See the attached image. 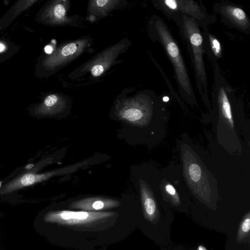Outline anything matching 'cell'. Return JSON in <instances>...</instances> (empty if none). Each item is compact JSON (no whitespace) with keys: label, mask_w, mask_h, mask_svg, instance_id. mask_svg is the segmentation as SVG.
Returning <instances> with one entry per match:
<instances>
[{"label":"cell","mask_w":250,"mask_h":250,"mask_svg":"<svg viewBox=\"0 0 250 250\" xmlns=\"http://www.w3.org/2000/svg\"><path fill=\"white\" fill-rule=\"evenodd\" d=\"M188 173L193 181L198 182L201 178V170L198 165L192 164L189 167Z\"/></svg>","instance_id":"e0dca14e"},{"label":"cell","mask_w":250,"mask_h":250,"mask_svg":"<svg viewBox=\"0 0 250 250\" xmlns=\"http://www.w3.org/2000/svg\"><path fill=\"white\" fill-rule=\"evenodd\" d=\"M250 229V213L245 217L242 222L238 233V239H241L249 234Z\"/></svg>","instance_id":"2e32d148"},{"label":"cell","mask_w":250,"mask_h":250,"mask_svg":"<svg viewBox=\"0 0 250 250\" xmlns=\"http://www.w3.org/2000/svg\"><path fill=\"white\" fill-rule=\"evenodd\" d=\"M222 20L227 24L237 28L242 31H250V23L244 10L239 7L230 4H218L215 8ZM226 23V24H227Z\"/></svg>","instance_id":"52a82bcc"},{"label":"cell","mask_w":250,"mask_h":250,"mask_svg":"<svg viewBox=\"0 0 250 250\" xmlns=\"http://www.w3.org/2000/svg\"><path fill=\"white\" fill-rule=\"evenodd\" d=\"M129 96L126 88L117 99L115 111L122 119L130 123H136L146 115L151 100L155 95L150 90H140Z\"/></svg>","instance_id":"277c9868"},{"label":"cell","mask_w":250,"mask_h":250,"mask_svg":"<svg viewBox=\"0 0 250 250\" xmlns=\"http://www.w3.org/2000/svg\"><path fill=\"white\" fill-rule=\"evenodd\" d=\"M95 213L85 211H62L58 212H51L44 217L46 222H57L64 221H84Z\"/></svg>","instance_id":"7c38bea8"},{"label":"cell","mask_w":250,"mask_h":250,"mask_svg":"<svg viewBox=\"0 0 250 250\" xmlns=\"http://www.w3.org/2000/svg\"><path fill=\"white\" fill-rule=\"evenodd\" d=\"M127 38H124L115 44L99 52L87 62L72 71L69 79L76 80L89 74L91 78H98L104 74L111 67L121 63L120 55L125 52L131 44Z\"/></svg>","instance_id":"3957f363"},{"label":"cell","mask_w":250,"mask_h":250,"mask_svg":"<svg viewBox=\"0 0 250 250\" xmlns=\"http://www.w3.org/2000/svg\"><path fill=\"white\" fill-rule=\"evenodd\" d=\"M49 15L53 23L58 26H79L80 16L68 15L70 8V1L59 0L56 1L51 7Z\"/></svg>","instance_id":"9c48e42d"},{"label":"cell","mask_w":250,"mask_h":250,"mask_svg":"<svg viewBox=\"0 0 250 250\" xmlns=\"http://www.w3.org/2000/svg\"><path fill=\"white\" fill-rule=\"evenodd\" d=\"M44 51L47 54H50L52 53L53 49L51 46L47 45L45 47Z\"/></svg>","instance_id":"d6986e66"},{"label":"cell","mask_w":250,"mask_h":250,"mask_svg":"<svg viewBox=\"0 0 250 250\" xmlns=\"http://www.w3.org/2000/svg\"><path fill=\"white\" fill-rule=\"evenodd\" d=\"M154 5L168 17L172 15L180 14L193 18L200 26L205 29L214 20L208 15L202 4L192 0H166L154 1Z\"/></svg>","instance_id":"8992f818"},{"label":"cell","mask_w":250,"mask_h":250,"mask_svg":"<svg viewBox=\"0 0 250 250\" xmlns=\"http://www.w3.org/2000/svg\"><path fill=\"white\" fill-rule=\"evenodd\" d=\"M94 52L93 39L89 36L63 42L48 60V64L53 71H58L82 55Z\"/></svg>","instance_id":"5b68a950"},{"label":"cell","mask_w":250,"mask_h":250,"mask_svg":"<svg viewBox=\"0 0 250 250\" xmlns=\"http://www.w3.org/2000/svg\"><path fill=\"white\" fill-rule=\"evenodd\" d=\"M1 182H0V187H1Z\"/></svg>","instance_id":"7402d4cb"},{"label":"cell","mask_w":250,"mask_h":250,"mask_svg":"<svg viewBox=\"0 0 250 250\" xmlns=\"http://www.w3.org/2000/svg\"><path fill=\"white\" fill-rule=\"evenodd\" d=\"M127 4L125 0H90L88 2L86 19L90 22L100 20Z\"/></svg>","instance_id":"ba28073f"},{"label":"cell","mask_w":250,"mask_h":250,"mask_svg":"<svg viewBox=\"0 0 250 250\" xmlns=\"http://www.w3.org/2000/svg\"><path fill=\"white\" fill-rule=\"evenodd\" d=\"M73 206L85 208L100 210L104 208L115 206L118 203L116 201L100 198H86L73 203Z\"/></svg>","instance_id":"4fadbf2b"},{"label":"cell","mask_w":250,"mask_h":250,"mask_svg":"<svg viewBox=\"0 0 250 250\" xmlns=\"http://www.w3.org/2000/svg\"><path fill=\"white\" fill-rule=\"evenodd\" d=\"M57 171H52L43 174L27 173L21 175L6 184L1 191V194L10 193L21 188L43 181L53 176Z\"/></svg>","instance_id":"30bf717a"},{"label":"cell","mask_w":250,"mask_h":250,"mask_svg":"<svg viewBox=\"0 0 250 250\" xmlns=\"http://www.w3.org/2000/svg\"><path fill=\"white\" fill-rule=\"evenodd\" d=\"M149 35L152 40L162 45L173 67L181 95L186 98H194L188 73L179 46L163 20L157 15L149 23Z\"/></svg>","instance_id":"6da1fadb"},{"label":"cell","mask_w":250,"mask_h":250,"mask_svg":"<svg viewBox=\"0 0 250 250\" xmlns=\"http://www.w3.org/2000/svg\"><path fill=\"white\" fill-rule=\"evenodd\" d=\"M197 250H207L206 248L202 246H199Z\"/></svg>","instance_id":"ffe728a7"},{"label":"cell","mask_w":250,"mask_h":250,"mask_svg":"<svg viewBox=\"0 0 250 250\" xmlns=\"http://www.w3.org/2000/svg\"><path fill=\"white\" fill-rule=\"evenodd\" d=\"M141 193L144 208L149 219H155L158 215L156 205L149 191L144 184H141Z\"/></svg>","instance_id":"9a60e30c"},{"label":"cell","mask_w":250,"mask_h":250,"mask_svg":"<svg viewBox=\"0 0 250 250\" xmlns=\"http://www.w3.org/2000/svg\"><path fill=\"white\" fill-rule=\"evenodd\" d=\"M176 23L187 44L195 72L196 83L201 97L208 99L207 76L204 62L202 32L198 23L192 18L184 15Z\"/></svg>","instance_id":"7a4b0ae2"},{"label":"cell","mask_w":250,"mask_h":250,"mask_svg":"<svg viewBox=\"0 0 250 250\" xmlns=\"http://www.w3.org/2000/svg\"><path fill=\"white\" fill-rule=\"evenodd\" d=\"M202 32L203 45L204 52H206L209 59L213 63L221 58L222 49L219 42L208 31V28L204 29Z\"/></svg>","instance_id":"8fae6325"},{"label":"cell","mask_w":250,"mask_h":250,"mask_svg":"<svg viewBox=\"0 0 250 250\" xmlns=\"http://www.w3.org/2000/svg\"><path fill=\"white\" fill-rule=\"evenodd\" d=\"M67 99L68 97L63 94L49 95L44 101L43 105L45 109L42 112L47 114L49 112L51 113L53 111H60L62 109L63 110L66 107Z\"/></svg>","instance_id":"5bb4252c"},{"label":"cell","mask_w":250,"mask_h":250,"mask_svg":"<svg viewBox=\"0 0 250 250\" xmlns=\"http://www.w3.org/2000/svg\"><path fill=\"white\" fill-rule=\"evenodd\" d=\"M5 48V46L1 43H0V52L2 51Z\"/></svg>","instance_id":"44dd1931"},{"label":"cell","mask_w":250,"mask_h":250,"mask_svg":"<svg viewBox=\"0 0 250 250\" xmlns=\"http://www.w3.org/2000/svg\"><path fill=\"white\" fill-rule=\"evenodd\" d=\"M166 191L171 196H175L176 195V191L175 188L170 185H167L166 186Z\"/></svg>","instance_id":"ac0fdd59"}]
</instances>
